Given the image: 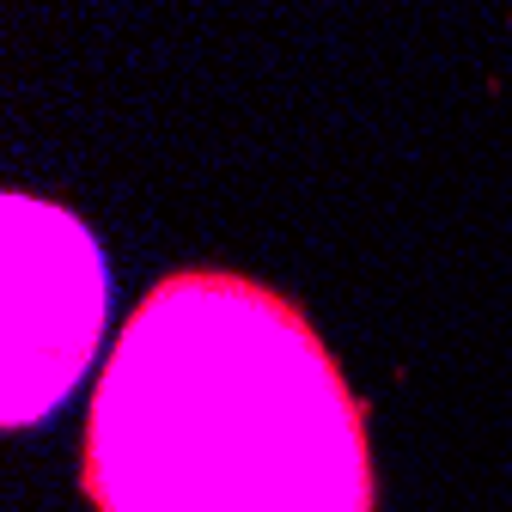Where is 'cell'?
Listing matches in <instances>:
<instances>
[{
  "instance_id": "6da1fadb",
  "label": "cell",
  "mask_w": 512,
  "mask_h": 512,
  "mask_svg": "<svg viewBox=\"0 0 512 512\" xmlns=\"http://www.w3.org/2000/svg\"><path fill=\"white\" fill-rule=\"evenodd\" d=\"M80 458L98 512H372L360 397L299 305L232 269L135 305Z\"/></svg>"
},
{
  "instance_id": "7a4b0ae2",
  "label": "cell",
  "mask_w": 512,
  "mask_h": 512,
  "mask_svg": "<svg viewBox=\"0 0 512 512\" xmlns=\"http://www.w3.org/2000/svg\"><path fill=\"white\" fill-rule=\"evenodd\" d=\"M104 293L92 232L55 202L7 196V427L74 391L104 330Z\"/></svg>"
}]
</instances>
